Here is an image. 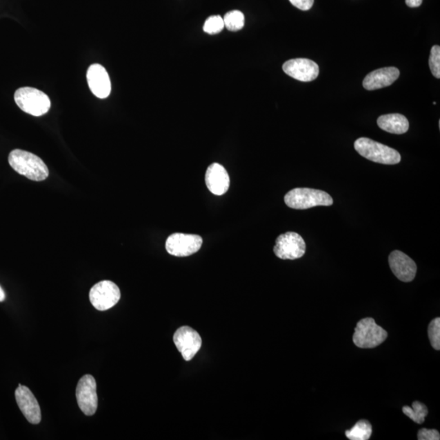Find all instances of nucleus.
Listing matches in <instances>:
<instances>
[{
	"label": "nucleus",
	"mask_w": 440,
	"mask_h": 440,
	"mask_svg": "<svg viewBox=\"0 0 440 440\" xmlns=\"http://www.w3.org/2000/svg\"><path fill=\"white\" fill-rule=\"evenodd\" d=\"M8 163L17 173L34 181H43L49 172L43 161L30 152L14 150L8 156Z\"/></svg>",
	"instance_id": "f257e3e1"
},
{
	"label": "nucleus",
	"mask_w": 440,
	"mask_h": 440,
	"mask_svg": "<svg viewBox=\"0 0 440 440\" xmlns=\"http://www.w3.org/2000/svg\"><path fill=\"white\" fill-rule=\"evenodd\" d=\"M354 148L359 154L374 163L396 165L401 161L398 151L369 138L358 139L354 143Z\"/></svg>",
	"instance_id": "f03ea898"
},
{
	"label": "nucleus",
	"mask_w": 440,
	"mask_h": 440,
	"mask_svg": "<svg viewBox=\"0 0 440 440\" xmlns=\"http://www.w3.org/2000/svg\"><path fill=\"white\" fill-rule=\"evenodd\" d=\"M285 203L290 208L307 210L315 206H330L334 200L326 192L308 188H297L287 192Z\"/></svg>",
	"instance_id": "7ed1b4c3"
},
{
	"label": "nucleus",
	"mask_w": 440,
	"mask_h": 440,
	"mask_svg": "<svg viewBox=\"0 0 440 440\" xmlns=\"http://www.w3.org/2000/svg\"><path fill=\"white\" fill-rule=\"evenodd\" d=\"M14 100L22 111L36 117L47 114L51 107L50 99L46 94L34 88L25 87L17 90Z\"/></svg>",
	"instance_id": "20e7f679"
},
{
	"label": "nucleus",
	"mask_w": 440,
	"mask_h": 440,
	"mask_svg": "<svg viewBox=\"0 0 440 440\" xmlns=\"http://www.w3.org/2000/svg\"><path fill=\"white\" fill-rule=\"evenodd\" d=\"M388 338V332L376 324L374 319H362L354 328L353 342L360 348H374Z\"/></svg>",
	"instance_id": "39448f33"
},
{
	"label": "nucleus",
	"mask_w": 440,
	"mask_h": 440,
	"mask_svg": "<svg viewBox=\"0 0 440 440\" xmlns=\"http://www.w3.org/2000/svg\"><path fill=\"white\" fill-rule=\"evenodd\" d=\"M90 301L98 311H106L115 306L121 298L120 290L114 282L102 281L92 286Z\"/></svg>",
	"instance_id": "423d86ee"
},
{
	"label": "nucleus",
	"mask_w": 440,
	"mask_h": 440,
	"mask_svg": "<svg viewBox=\"0 0 440 440\" xmlns=\"http://www.w3.org/2000/svg\"><path fill=\"white\" fill-rule=\"evenodd\" d=\"M273 251L281 259H298L306 252V243L299 233L288 232L277 238Z\"/></svg>",
	"instance_id": "0eeeda50"
},
{
	"label": "nucleus",
	"mask_w": 440,
	"mask_h": 440,
	"mask_svg": "<svg viewBox=\"0 0 440 440\" xmlns=\"http://www.w3.org/2000/svg\"><path fill=\"white\" fill-rule=\"evenodd\" d=\"M203 245V238L199 235L173 233L166 241V249L176 257H187L197 252Z\"/></svg>",
	"instance_id": "6e6552de"
},
{
	"label": "nucleus",
	"mask_w": 440,
	"mask_h": 440,
	"mask_svg": "<svg viewBox=\"0 0 440 440\" xmlns=\"http://www.w3.org/2000/svg\"><path fill=\"white\" fill-rule=\"evenodd\" d=\"M76 398L80 410L85 415L96 414L98 406L97 383L92 375H84L80 379L76 388Z\"/></svg>",
	"instance_id": "1a4fd4ad"
},
{
	"label": "nucleus",
	"mask_w": 440,
	"mask_h": 440,
	"mask_svg": "<svg viewBox=\"0 0 440 440\" xmlns=\"http://www.w3.org/2000/svg\"><path fill=\"white\" fill-rule=\"evenodd\" d=\"M173 341L186 361L196 356L203 344L200 334L190 326L179 328L174 334Z\"/></svg>",
	"instance_id": "9d476101"
},
{
	"label": "nucleus",
	"mask_w": 440,
	"mask_h": 440,
	"mask_svg": "<svg viewBox=\"0 0 440 440\" xmlns=\"http://www.w3.org/2000/svg\"><path fill=\"white\" fill-rule=\"evenodd\" d=\"M282 68L287 75L300 82H312L318 77L320 71L316 62L306 58L286 61Z\"/></svg>",
	"instance_id": "9b49d317"
},
{
	"label": "nucleus",
	"mask_w": 440,
	"mask_h": 440,
	"mask_svg": "<svg viewBox=\"0 0 440 440\" xmlns=\"http://www.w3.org/2000/svg\"><path fill=\"white\" fill-rule=\"evenodd\" d=\"M15 397L18 407L27 421L31 424H39L42 419L41 410L31 390L19 384L15 392Z\"/></svg>",
	"instance_id": "f8f14e48"
},
{
	"label": "nucleus",
	"mask_w": 440,
	"mask_h": 440,
	"mask_svg": "<svg viewBox=\"0 0 440 440\" xmlns=\"http://www.w3.org/2000/svg\"><path fill=\"white\" fill-rule=\"evenodd\" d=\"M389 265L392 272L399 281H414L417 273V265L414 260L399 250H394L389 255Z\"/></svg>",
	"instance_id": "ddd939ff"
},
{
	"label": "nucleus",
	"mask_w": 440,
	"mask_h": 440,
	"mask_svg": "<svg viewBox=\"0 0 440 440\" xmlns=\"http://www.w3.org/2000/svg\"><path fill=\"white\" fill-rule=\"evenodd\" d=\"M88 86L92 92L98 98L105 99L111 92V83L106 70L100 64H93L89 67L87 73Z\"/></svg>",
	"instance_id": "4468645a"
},
{
	"label": "nucleus",
	"mask_w": 440,
	"mask_h": 440,
	"mask_svg": "<svg viewBox=\"0 0 440 440\" xmlns=\"http://www.w3.org/2000/svg\"><path fill=\"white\" fill-rule=\"evenodd\" d=\"M206 185L214 195H223L230 186V179L226 168L219 163L210 166L206 173Z\"/></svg>",
	"instance_id": "2eb2a0df"
},
{
	"label": "nucleus",
	"mask_w": 440,
	"mask_h": 440,
	"mask_svg": "<svg viewBox=\"0 0 440 440\" xmlns=\"http://www.w3.org/2000/svg\"><path fill=\"white\" fill-rule=\"evenodd\" d=\"M399 77V70L396 67H386L371 72L363 81V87L368 91H374L393 84Z\"/></svg>",
	"instance_id": "dca6fc26"
},
{
	"label": "nucleus",
	"mask_w": 440,
	"mask_h": 440,
	"mask_svg": "<svg viewBox=\"0 0 440 440\" xmlns=\"http://www.w3.org/2000/svg\"><path fill=\"white\" fill-rule=\"evenodd\" d=\"M377 123L381 130L392 134H405L410 128V123L406 117L399 114L381 115Z\"/></svg>",
	"instance_id": "f3484780"
},
{
	"label": "nucleus",
	"mask_w": 440,
	"mask_h": 440,
	"mask_svg": "<svg viewBox=\"0 0 440 440\" xmlns=\"http://www.w3.org/2000/svg\"><path fill=\"white\" fill-rule=\"evenodd\" d=\"M372 428L369 421L361 420L352 429L346 430L345 434L351 440H368L372 435Z\"/></svg>",
	"instance_id": "a211bd4d"
},
{
	"label": "nucleus",
	"mask_w": 440,
	"mask_h": 440,
	"mask_svg": "<svg viewBox=\"0 0 440 440\" xmlns=\"http://www.w3.org/2000/svg\"><path fill=\"white\" fill-rule=\"evenodd\" d=\"M403 414L417 424H423L426 417L428 414V408L423 403L419 401L412 403V408L403 406L402 408Z\"/></svg>",
	"instance_id": "6ab92c4d"
},
{
	"label": "nucleus",
	"mask_w": 440,
	"mask_h": 440,
	"mask_svg": "<svg viewBox=\"0 0 440 440\" xmlns=\"http://www.w3.org/2000/svg\"><path fill=\"white\" fill-rule=\"evenodd\" d=\"M224 27L230 31H237L243 28L245 25V17L240 11L233 10L226 13L223 18Z\"/></svg>",
	"instance_id": "aec40b11"
},
{
	"label": "nucleus",
	"mask_w": 440,
	"mask_h": 440,
	"mask_svg": "<svg viewBox=\"0 0 440 440\" xmlns=\"http://www.w3.org/2000/svg\"><path fill=\"white\" fill-rule=\"evenodd\" d=\"M223 19L220 16H212L206 21L203 30L209 34H217L223 30Z\"/></svg>",
	"instance_id": "412c9836"
},
{
	"label": "nucleus",
	"mask_w": 440,
	"mask_h": 440,
	"mask_svg": "<svg viewBox=\"0 0 440 440\" xmlns=\"http://www.w3.org/2000/svg\"><path fill=\"white\" fill-rule=\"evenodd\" d=\"M428 336L430 344L437 351L440 350V318H435L430 323Z\"/></svg>",
	"instance_id": "4be33fe9"
},
{
	"label": "nucleus",
	"mask_w": 440,
	"mask_h": 440,
	"mask_svg": "<svg viewBox=\"0 0 440 440\" xmlns=\"http://www.w3.org/2000/svg\"><path fill=\"white\" fill-rule=\"evenodd\" d=\"M429 66L435 78H440V47L435 45L430 51Z\"/></svg>",
	"instance_id": "5701e85b"
},
{
	"label": "nucleus",
	"mask_w": 440,
	"mask_h": 440,
	"mask_svg": "<svg viewBox=\"0 0 440 440\" xmlns=\"http://www.w3.org/2000/svg\"><path fill=\"white\" fill-rule=\"evenodd\" d=\"M419 440H439L440 434L437 430L420 429L417 433Z\"/></svg>",
	"instance_id": "b1692460"
},
{
	"label": "nucleus",
	"mask_w": 440,
	"mask_h": 440,
	"mask_svg": "<svg viewBox=\"0 0 440 440\" xmlns=\"http://www.w3.org/2000/svg\"><path fill=\"white\" fill-rule=\"evenodd\" d=\"M292 6L302 11H308L313 6L314 0H290Z\"/></svg>",
	"instance_id": "393cba45"
},
{
	"label": "nucleus",
	"mask_w": 440,
	"mask_h": 440,
	"mask_svg": "<svg viewBox=\"0 0 440 440\" xmlns=\"http://www.w3.org/2000/svg\"><path fill=\"white\" fill-rule=\"evenodd\" d=\"M406 3L408 7L417 8L423 3V0H406Z\"/></svg>",
	"instance_id": "a878e982"
},
{
	"label": "nucleus",
	"mask_w": 440,
	"mask_h": 440,
	"mask_svg": "<svg viewBox=\"0 0 440 440\" xmlns=\"http://www.w3.org/2000/svg\"><path fill=\"white\" fill-rule=\"evenodd\" d=\"M4 299H6V293H4V291L2 289V287L0 286V302H3Z\"/></svg>",
	"instance_id": "bb28decb"
}]
</instances>
